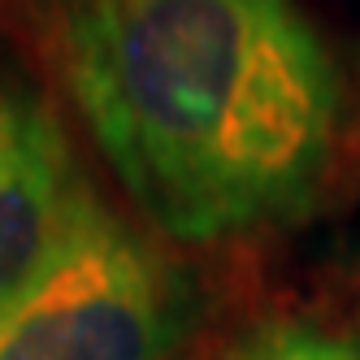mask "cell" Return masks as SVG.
<instances>
[{
    "mask_svg": "<svg viewBox=\"0 0 360 360\" xmlns=\"http://www.w3.org/2000/svg\"><path fill=\"white\" fill-rule=\"evenodd\" d=\"M87 191L61 117L0 61V313L53 261Z\"/></svg>",
    "mask_w": 360,
    "mask_h": 360,
    "instance_id": "3957f363",
    "label": "cell"
},
{
    "mask_svg": "<svg viewBox=\"0 0 360 360\" xmlns=\"http://www.w3.org/2000/svg\"><path fill=\"white\" fill-rule=\"evenodd\" d=\"M191 330L187 274L87 191L53 261L0 313V360H178Z\"/></svg>",
    "mask_w": 360,
    "mask_h": 360,
    "instance_id": "7a4b0ae2",
    "label": "cell"
},
{
    "mask_svg": "<svg viewBox=\"0 0 360 360\" xmlns=\"http://www.w3.org/2000/svg\"><path fill=\"white\" fill-rule=\"evenodd\" d=\"M53 70L139 213L226 243L313 209L347 87L291 0H35Z\"/></svg>",
    "mask_w": 360,
    "mask_h": 360,
    "instance_id": "6da1fadb",
    "label": "cell"
},
{
    "mask_svg": "<svg viewBox=\"0 0 360 360\" xmlns=\"http://www.w3.org/2000/svg\"><path fill=\"white\" fill-rule=\"evenodd\" d=\"M235 360H360V343L300 317H274L243 334Z\"/></svg>",
    "mask_w": 360,
    "mask_h": 360,
    "instance_id": "277c9868",
    "label": "cell"
}]
</instances>
